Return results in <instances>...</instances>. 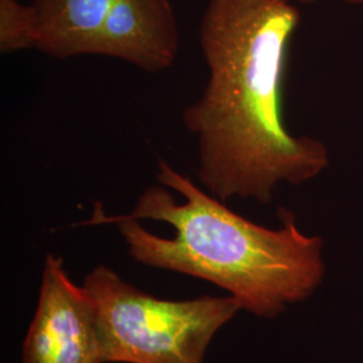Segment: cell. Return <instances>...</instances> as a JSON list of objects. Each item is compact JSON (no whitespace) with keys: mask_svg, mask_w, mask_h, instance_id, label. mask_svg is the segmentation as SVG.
I'll use <instances>...</instances> for the list:
<instances>
[{"mask_svg":"<svg viewBox=\"0 0 363 363\" xmlns=\"http://www.w3.org/2000/svg\"><path fill=\"white\" fill-rule=\"evenodd\" d=\"M22 363H105L94 303L84 286L72 281L62 257L52 253L45 259Z\"/></svg>","mask_w":363,"mask_h":363,"instance_id":"obj_4","label":"cell"},{"mask_svg":"<svg viewBox=\"0 0 363 363\" xmlns=\"http://www.w3.org/2000/svg\"><path fill=\"white\" fill-rule=\"evenodd\" d=\"M115 0H33L35 50L57 60L96 50Z\"/></svg>","mask_w":363,"mask_h":363,"instance_id":"obj_6","label":"cell"},{"mask_svg":"<svg viewBox=\"0 0 363 363\" xmlns=\"http://www.w3.org/2000/svg\"><path fill=\"white\" fill-rule=\"evenodd\" d=\"M300 25L291 0H206L198 30L208 66L202 96L183 112L202 187L269 203L280 184H303L330 164L323 142L286 127L283 85Z\"/></svg>","mask_w":363,"mask_h":363,"instance_id":"obj_1","label":"cell"},{"mask_svg":"<svg viewBox=\"0 0 363 363\" xmlns=\"http://www.w3.org/2000/svg\"><path fill=\"white\" fill-rule=\"evenodd\" d=\"M35 48V18L31 4L0 0V52H22Z\"/></svg>","mask_w":363,"mask_h":363,"instance_id":"obj_7","label":"cell"},{"mask_svg":"<svg viewBox=\"0 0 363 363\" xmlns=\"http://www.w3.org/2000/svg\"><path fill=\"white\" fill-rule=\"evenodd\" d=\"M345 1H347L350 4H355V6H363V0H345Z\"/></svg>","mask_w":363,"mask_h":363,"instance_id":"obj_8","label":"cell"},{"mask_svg":"<svg viewBox=\"0 0 363 363\" xmlns=\"http://www.w3.org/2000/svg\"><path fill=\"white\" fill-rule=\"evenodd\" d=\"M104 343L105 363H203L214 335L241 311L233 298H154L106 265L86 274Z\"/></svg>","mask_w":363,"mask_h":363,"instance_id":"obj_3","label":"cell"},{"mask_svg":"<svg viewBox=\"0 0 363 363\" xmlns=\"http://www.w3.org/2000/svg\"><path fill=\"white\" fill-rule=\"evenodd\" d=\"M179 48V23L169 0H115L94 55L159 73L174 65Z\"/></svg>","mask_w":363,"mask_h":363,"instance_id":"obj_5","label":"cell"},{"mask_svg":"<svg viewBox=\"0 0 363 363\" xmlns=\"http://www.w3.org/2000/svg\"><path fill=\"white\" fill-rule=\"evenodd\" d=\"M291 1H294V3H313L315 0H291Z\"/></svg>","mask_w":363,"mask_h":363,"instance_id":"obj_9","label":"cell"},{"mask_svg":"<svg viewBox=\"0 0 363 363\" xmlns=\"http://www.w3.org/2000/svg\"><path fill=\"white\" fill-rule=\"evenodd\" d=\"M156 181L128 214L109 216L96 202L79 225H116L136 262L206 280L262 319H276L322 286L325 242L304 233L292 213L283 211L277 229L255 223L164 159Z\"/></svg>","mask_w":363,"mask_h":363,"instance_id":"obj_2","label":"cell"}]
</instances>
